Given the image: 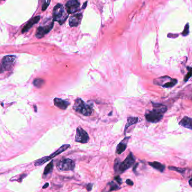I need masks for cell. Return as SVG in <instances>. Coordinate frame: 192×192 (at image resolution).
Returning a JSON list of instances; mask_svg holds the SVG:
<instances>
[{
  "instance_id": "obj_1",
  "label": "cell",
  "mask_w": 192,
  "mask_h": 192,
  "mask_svg": "<svg viewBox=\"0 0 192 192\" xmlns=\"http://www.w3.org/2000/svg\"><path fill=\"white\" fill-rule=\"evenodd\" d=\"M73 109L76 112L85 116H91L93 112L92 107L88 105L87 103L80 98H78L75 100Z\"/></svg>"
},
{
  "instance_id": "obj_2",
  "label": "cell",
  "mask_w": 192,
  "mask_h": 192,
  "mask_svg": "<svg viewBox=\"0 0 192 192\" xmlns=\"http://www.w3.org/2000/svg\"><path fill=\"white\" fill-rule=\"evenodd\" d=\"M68 17V13L66 12L62 4H58L55 6L53 10V19L54 21L58 22L61 25L65 22Z\"/></svg>"
},
{
  "instance_id": "obj_3",
  "label": "cell",
  "mask_w": 192,
  "mask_h": 192,
  "mask_svg": "<svg viewBox=\"0 0 192 192\" xmlns=\"http://www.w3.org/2000/svg\"><path fill=\"white\" fill-rule=\"evenodd\" d=\"M17 57L15 55H7L4 57L0 65V73H3L12 69L15 63Z\"/></svg>"
},
{
  "instance_id": "obj_4",
  "label": "cell",
  "mask_w": 192,
  "mask_h": 192,
  "mask_svg": "<svg viewBox=\"0 0 192 192\" xmlns=\"http://www.w3.org/2000/svg\"><path fill=\"white\" fill-rule=\"evenodd\" d=\"M70 147V145H63L61 147H60L56 151L53 152L51 155H50L48 156L43 157L42 158L38 160L37 161H36V162L35 163V166H41L42 165H43L44 163H46L47 161H48L49 160H51L53 158L58 156L60 154L62 153L63 152L65 151L66 150H68Z\"/></svg>"
},
{
  "instance_id": "obj_5",
  "label": "cell",
  "mask_w": 192,
  "mask_h": 192,
  "mask_svg": "<svg viewBox=\"0 0 192 192\" xmlns=\"http://www.w3.org/2000/svg\"><path fill=\"white\" fill-rule=\"evenodd\" d=\"M57 168L60 171H72L75 168V163L69 158H64L57 163Z\"/></svg>"
},
{
  "instance_id": "obj_6",
  "label": "cell",
  "mask_w": 192,
  "mask_h": 192,
  "mask_svg": "<svg viewBox=\"0 0 192 192\" xmlns=\"http://www.w3.org/2000/svg\"><path fill=\"white\" fill-rule=\"evenodd\" d=\"M135 160L133 153L130 152L127 157L125 158V160L120 164L118 173H122L125 171H126L127 169L131 168L135 163Z\"/></svg>"
},
{
  "instance_id": "obj_7",
  "label": "cell",
  "mask_w": 192,
  "mask_h": 192,
  "mask_svg": "<svg viewBox=\"0 0 192 192\" xmlns=\"http://www.w3.org/2000/svg\"><path fill=\"white\" fill-rule=\"evenodd\" d=\"M75 140L76 142L85 144L89 142V137L87 133L83 128L78 127L76 129Z\"/></svg>"
},
{
  "instance_id": "obj_8",
  "label": "cell",
  "mask_w": 192,
  "mask_h": 192,
  "mask_svg": "<svg viewBox=\"0 0 192 192\" xmlns=\"http://www.w3.org/2000/svg\"><path fill=\"white\" fill-rule=\"evenodd\" d=\"M146 120L149 122L156 123L160 122L163 116V114L159 113L155 111H148L146 112Z\"/></svg>"
},
{
  "instance_id": "obj_9",
  "label": "cell",
  "mask_w": 192,
  "mask_h": 192,
  "mask_svg": "<svg viewBox=\"0 0 192 192\" xmlns=\"http://www.w3.org/2000/svg\"><path fill=\"white\" fill-rule=\"evenodd\" d=\"M81 6L79 0H70L66 4V9L68 14H73L78 12Z\"/></svg>"
},
{
  "instance_id": "obj_10",
  "label": "cell",
  "mask_w": 192,
  "mask_h": 192,
  "mask_svg": "<svg viewBox=\"0 0 192 192\" xmlns=\"http://www.w3.org/2000/svg\"><path fill=\"white\" fill-rule=\"evenodd\" d=\"M54 26V22H52L51 23L47 25L46 26L40 27L37 30L35 33V37L37 38H42L47 33H48L53 28Z\"/></svg>"
},
{
  "instance_id": "obj_11",
  "label": "cell",
  "mask_w": 192,
  "mask_h": 192,
  "mask_svg": "<svg viewBox=\"0 0 192 192\" xmlns=\"http://www.w3.org/2000/svg\"><path fill=\"white\" fill-rule=\"evenodd\" d=\"M83 15L81 13L76 14L71 17L69 19V25L71 27H78L82 22Z\"/></svg>"
},
{
  "instance_id": "obj_12",
  "label": "cell",
  "mask_w": 192,
  "mask_h": 192,
  "mask_svg": "<svg viewBox=\"0 0 192 192\" xmlns=\"http://www.w3.org/2000/svg\"><path fill=\"white\" fill-rule=\"evenodd\" d=\"M53 102L55 106L63 110H66L70 104L69 102L58 98H55L53 100Z\"/></svg>"
},
{
  "instance_id": "obj_13",
  "label": "cell",
  "mask_w": 192,
  "mask_h": 192,
  "mask_svg": "<svg viewBox=\"0 0 192 192\" xmlns=\"http://www.w3.org/2000/svg\"><path fill=\"white\" fill-rule=\"evenodd\" d=\"M40 19H41L40 16H37L35 17L32 18V19H30L28 22V23L23 28L22 30V33H24L25 32H28L34 25L38 23V22L40 21Z\"/></svg>"
},
{
  "instance_id": "obj_14",
  "label": "cell",
  "mask_w": 192,
  "mask_h": 192,
  "mask_svg": "<svg viewBox=\"0 0 192 192\" xmlns=\"http://www.w3.org/2000/svg\"><path fill=\"white\" fill-rule=\"evenodd\" d=\"M129 139V137H126L124 140L121 142L116 147V152L117 154L120 155L122 154L123 152L125 151L127 147V143H128V140Z\"/></svg>"
},
{
  "instance_id": "obj_15",
  "label": "cell",
  "mask_w": 192,
  "mask_h": 192,
  "mask_svg": "<svg viewBox=\"0 0 192 192\" xmlns=\"http://www.w3.org/2000/svg\"><path fill=\"white\" fill-rule=\"evenodd\" d=\"M172 79L171 78L168 76H164L160 78H158L157 79H155L153 81V83L156 85L163 86L165 84H166L167 82H169Z\"/></svg>"
},
{
  "instance_id": "obj_16",
  "label": "cell",
  "mask_w": 192,
  "mask_h": 192,
  "mask_svg": "<svg viewBox=\"0 0 192 192\" xmlns=\"http://www.w3.org/2000/svg\"><path fill=\"white\" fill-rule=\"evenodd\" d=\"M179 124L184 128L192 130V118L187 116L184 117Z\"/></svg>"
},
{
  "instance_id": "obj_17",
  "label": "cell",
  "mask_w": 192,
  "mask_h": 192,
  "mask_svg": "<svg viewBox=\"0 0 192 192\" xmlns=\"http://www.w3.org/2000/svg\"><path fill=\"white\" fill-rule=\"evenodd\" d=\"M153 110L159 113L163 114L167 111V107L165 105L158 104H153Z\"/></svg>"
},
{
  "instance_id": "obj_18",
  "label": "cell",
  "mask_w": 192,
  "mask_h": 192,
  "mask_svg": "<svg viewBox=\"0 0 192 192\" xmlns=\"http://www.w3.org/2000/svg\"><path fill=\"white\" fill-rule=\"evenodd\" d=\"M148 163L151 167L153 168L154 169H156L160 172H163V171L165 170V165H163L162 163H160L157 162V161L151 162V163Z\"/></svg>"
},
{
  "instance_id": "obj_19",
  "label": "cell",
  "mask_w": 192,
  "mask_h": 192,
  "mask_svg": "<svg viewBox=\"0 0 192 192\" xmlns=\"http://www.w3.org/2000/svg\"><path fill=\"white\" fill-rule=\"evenodd\" d=\"M138 121V117H128V120H127V125H126L125 128V132L126 130L129 127H130L132 125L135 124L136 123H137Z\"/></svg>"
},
{
  "instance_id": "obj_20",
  "label": "cell",
  "mask_w": 192,
  "mask_h": 192,
  "mask_svg": "<svg viewBox=\"0 0 192 192\" xmlns=\"http://www.w3.org/2000/svg\"><path fill=\"white\" fill-rule=\"evenodd\" d=\"M45 81L41 78H36L33 82V85L37 88H41L44 86Z\"/></svg>"
},
{
  "instance_id": "obj_21",
  "label": "cell",
  "mask_w": 192,
  "mask_h": 192,
  "mask_svg": "<svg viewBox=\"0 0 192 192\" xmlns=\"http://www.w3.org/2000/svg\"><path fill=\"white\" fill-rule=\"evenodd\" d=\"M53 168V162L52 161L51 163H48L46 167L45 168L44 173H43L44 176H46L48 174H50V173H51L52 171Z\"/></svg>"
},
{
  "instance_id": "obj_22",
  "label": "cell",
  "mask_w": 192,
  "mask_h": 192,
  "mask_svg": "<svg viewBox=\"0 0 192 192\" xmlns=\"http://www.w3.org/2000/svg\"><path fill=\"white\" fill-rule=\"evenodd\" d=\"M178 82V81L175 79H172L171 81H170L169 82H167L166 84H165L163 86V87L164 88H171L175 86L176 83Z\"/></svg>"
},
{
  "instance_id": "obj_23",
  "label": "cell",
  "mask_w": 192,
  "mask_h": 192,
  "mask_svg": "<svg viewBox=\"0 0 192 192\" xmlns=\"http://www.w3.org/2000/svg\"><path fill=\"white\" fill-rule=\"evenodd\" d=\"M168 169L171 171H175L178 173H179L181 174H183L185 172V169H182V168H176V167H174V166H169L168 167Z\"/></svg>"
},
{
  "instance_id": "obj_24",
  "label": "cell",
  "mask_w": 192,
  "mask_h": 192,
  "mask_svg": "<svg viewBox=\"0 0 192 192\" xmlns=\"http://www.w3.org/2000/svg\"><path fill=\"white\" fill-rule=\"evenodd\" d=\"M187 69H188V70L189 71H188L187 75L185 76V78H184V82H187V81L189 79V78L192 76V68H191V67H188Z\"/></svg>"
},
{
  "instance_id": "obj_25",
  "label": "cell",
  "mask_w": 192,
  "mask_h": 192,
  "mask_svg": "<svg viewBox=\"0 0 192 192\" xmlns=\"http://www.w3.org/2000/svg\"><path fill=\"white\" fill-rule=\"evenodd\" d=\"M120 163H121L119 158L116 159V160L115 161V163H114V170H115V172H118V170H119V168Z\"/></svg>"
},
{
  "instance_id": "obj_26",
  "label": "cell",
  "mask_w": 192,
  "mask_h": 192,
  "mask_svg": "<svg viewBox=\"0 0 192 192\" xmlns=\"http://www.w3.org/2000/svg\"><path fill=\"white\" fill-rule=\"evenodd\" d=\"M110 185V191H116L119 189V186L116 184L115 183H114V182H111L110 183H109Z\"/></svg>"
},
{
  "instance_id": "obj_27",
  "label": "cell",
  "mask_w": 192,
  "mask_h": 192,
  "mask_svg": "<svg viewBox=\"0 0 192 192\" xmlns=\"http://www.w3.org/2000/svg\"><path fill=\"white\" fill-rule=\"evenodd\" d=\"M50 1L51 0H45V2L42 5V10L43 11H45L47 9V8L48 7V6H49L50 4Z\"/></svg>"
},
{
  "instance_id": "obj_28",
  "label": "cell",
  "mask_w": 192,
  "mask_h": 192,
  "mask_svg": "<svg viewBox=\"0 0 192 192\" xmlns=\"http://www.w3.org/2000/svg\"><path fill=\"white\" fill-rule=\"evenodd\" d=\"M189 24H187L185 27V28L184 29V31L182 33V35L183 36H186L189 34Z\"/></svg>"
},
{
  "instance_id": "obj_29",
  "label": "cell",
  "mask_w": 192,
  "mask_h": 192,
  "mask_svg": "<svg viewBox=\"0 0 192 192\" xmlns=\"http://www.w3.org/2000/svg\"><path fill=\"white\" fill-rule=\"evenodd\" d=\"M115 179L117 181V183H118L119 184H122V179H121V178H120V177L119 176H116V177L115 178Z\"/></svg>"
},
{
  "instance_id": "obj_30",
  "label": "cell",
  "mask_w": 192,
  "mask_h": 192,
  "mask_svg": "<svg viewBox=\"0 0 192 192\" xmlns=\"http://www.w3.org/2000/svg\"><path fill=\"white\" fill-rule=\"evenodd\" d=\"M126 183H127V184L128 185H129V186H133V184H134L133 182L131 180H130V179L127 180V181H126Z\"/></svg>"
},
{
  "instance_id": "obj_31",
  "label": "cell",
  "mask_w": 192,
  "mask_h": 192,
  "mask_svg": "<svg viewBox=\"0 0 192 192\" xmlns=\"http://www.w3.org/2000/svg\"><path fill=\"white\" fill-rule=\"evenodd\" d=\"M92 184H88L87 185V189L88 191H90L91 189H92Z\"/></svg>"
},
{
  "instance_id": "obj_32",
  "label": "cell",
  "mask_w": 192,
  "mask_h": 192,
  "mask_svg": "<svg viewBox=\"0 0 192 192\" xmlns=\"http://www.w3.org/2000/svg\"><path fill=\"white\" fill-rule=\"evenodd\" d=\"M87 3L88 1H86V2L84 3L83 5L82 6V9H86V7H87Z\"/></svg>"
},
{
  "instance_id": "obj_33",
  "label": "cell",
  "mask_w": 192,
  "mask_h": 192,
  "mask_svg": "<svg viewBox=\"0 0 192 192\" xmlns=\"http://www.w3.org/2000/svg\"><path fill=\"white\" fill-rule=\"evenodd\" d=\"M48 186H49V184L48 183H46V184L44 186H43V189H45V188H46L47 187H48Z\"/></svg>"
},
{
  "instance_id": "obj_34",
  "label": "cell",
  "mask_w": 192,
  "mask_h": 192,
  "mask_svg": "<svg viewBox=\"0 0 192 192\" xmlns=\"http://www.w3.org/2000/svg\"><path fill=\"white\" fill-rule=\"evenodd\" d=\"M189 185L192 187V178L189 181Z\"/></svg>"
}]
</instances>
